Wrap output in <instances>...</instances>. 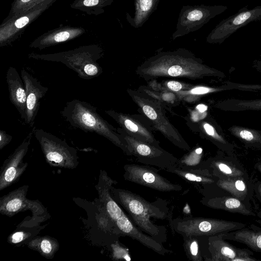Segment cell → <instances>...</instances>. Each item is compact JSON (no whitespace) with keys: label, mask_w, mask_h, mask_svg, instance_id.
<instances>
[{"label":"cell","mask_w":261,"mask_h":261,"mask_svg":"<svg viewBox=\"0 0 261 261\" xmlns=\"http://www.w3.org/2000/svg\"><path fill=\"white\" fill-rule=\"evenodd\" d=\"M136 71L146 80L163 77L194 80L218 73V71L204 65L190 51L184 48L160 53L146 60Z\"/></svg>","instance_id":"cell-1"},{"label":"cell","mask_w":261,"mask_h":261,"mask_svg":"<svg viewBox=\"0 0 261 261\" xmlns=\"http://www.w3.org/2000/svg\"><path fill=\"white\" fill-rule=\"evenodd\" d=\"M111 194L113 199L128 213L130 219L139 229L159 242L167 241L166 227L155 224L150 220L151 218L169 219L170 212L165 200L158 198L153 202H149L133 192L113 186Z\"/></svg>","instance_id":"cell-2"},{"label":"cell","mask_w":261,"mask_h":261,"mask_svg":"<svg viewBox=\"0 0 261 261\" xmlns=\"http://www.w3.org/2000/svg\"><path fill=\"white\" fill-rule=\"evenodd\" d=\"M61 114L71 126L99 135L121 149L126 155H131L122 136L98 113L96 107L88 102L73 99L66 103Z\"/></svg>","instance_id":"cell-3"},{"label":"cell","mask_w":261,"mask_h":261,"mask_svg":"<svg viewBox=\"0 0 261 261\" xmlns=\"http://www.w3.org/2000/svg\"><path fill=\"white\" fill-rule=\"evenodd\" d=\"M103 55L102 48L97 44L80 46L75 49L54 54L28 55L30 59L61 62L85 80L99 76L102 69L97 62Z\"/></svg>","instance_id":"cell-4"},{"label":"cell","mask_w":261,"mask_h":261,"mask_svg":"<svg viewBox=\"0 0 261 261\" xmlns=\"http://www.w3.org/2000/svg\"><path fill=\"white\" fill-rule=\"evenodd\" d=\"M172 229L184 236H210L245 227L246 224L226 220L194 217H178L170 219Z\"/></svg>","instance_id":"cell-5"},{"label":"cell","mask_w":261,"mask_h":261,"mask_svg":"<svg viewBox=\"0 0 261 261\" xmlns=\"http://www.w3.org/2000/svg\"><path fill=\"white\" fill-rule=\"evenodd\" d=\"M34 136L50 166L71 169L77 167L79 163L77 150L66 141L42 129L35 128Z\"/></svg>","instance_id":"cell-6"},{"label":"cell","mask_w":261,"mask_h":261,"mask_svg":"<svg viewBox=\"0 0 261 261\" xmlns=\"http://www.w3.org/2000/svg\"><path fill=\"white\" fill-rule=\"evenodd\" d=\"M128 93L143 113L169 141L180 149L189 150L190 146L169 122L160 104L142 93L129 89Z\"/></svg>","instance_id":"cell-7"},{"label":"cell","mask_w":261,"mask_h":261,"mask_svg":"<svg viewBox=\"0 0 261 261\" xmlns=\"http://www.w3.org/2000/svg\"><path fill=\"white\" fill-rule=\"evenodd\" d=\"M224 5L184 6L177 19L176 30L173 33V40L200 29L211 19L227 9Z\"/></svg>","instance_id":"cell-8"},{"label":"cell","mask_w":261,"mask_h":261,"mask_svg":"<svg viewBox=\"0 0 261 261\" xmlns=\"http://www.w3.org/2000/svg\"><path fill=\"white\" fill-rule=\"evenodd\" d=\"M120 135L126 141L131 155L134 156L138 162L165 171L176 167L178 159L161 147L139 140L121 128Z\"/></svg>","instance_id":"cell-9"},{"label":"cell","mask_w":261,"mask_h":261,"mask_svg":"<svg viewBox=\"0 0 261 261\" xmlns=\"http://www.w3.org/2000/svg\"><path fill=\"white\" fill-rule=\"evenodd\" d=\"M28 189V185H24L1 197L0 213L12 217L19 212L30 210L34 216L32 221L36 219L37 222L45 221V218L48 217L46 209L39 200L27 198Z\"/></svg>","instance_id":"cell-10"},{"label":"cell","mask_w":261,"mask_h":261,"mask_svg":"<svg viewBox=\"0 0 261 261\" xmlns=\"http://www.w3.org/2000/svg\"><path fill=\"white\" fill-rule=\"evenodd\" d=\"M124 178L160 192H179L182 187L171 182L159 174L154 167L137 164H126L123 166Z\"/></svg>","instance_id":"cell-11"},{"label":"cell","mask_w":261,"mask_h":261,"mask_svg":"<svg viewBox=\"0 0 261 261\" xmlns=\"http://www.w3.org/2000/svg\"><path fill=\"white\" fill-rule=\"evenodd\" d=\"M260 15L261 5L250 9L246 6L221 20L209 33L206 42L220 44L239 29L256 21Z\"/></svg>","instance_id":"cell-12"},{"label":"cell","mask_w":261,"mask_h":261,"mask_svg":"<svg viewBox=\"0 0 261 261\" xmlns=\"http://www.w3.org/2000/svg\"><path fill=\"white\" fill-rule=\"evenodd\" d=\"M55 2L48 1L20 16L10 18H6L0 25V47L9 45L15 41L28 25L34 21Z\"/></svg>","instance_id":"cell-13"},{"label":"cell","mask_w":261,"mask_h":261,"mask_svg":"<svg viewBox=\"0 0 261 261\" xmlns=\"http://www.w3.org/2000/svg\"><path fill=\"white\" fill-rule=\"evenodd\" d=\"M35 127L26 137L22 142L5 161L0 173V191L17 182L25 171L28 163L23 162L27 153Z\"/></svg>","instance_id":"cell-14"},{"label":"cell","mask_w":261,"mask_h":261,"mask_svg":"<svg viewBox=\"0 0 261 261\" xmlns=\"http://www.w3.org/2000/svg\"><path fill=\"white\" fill-rule=\"evenodd\" d=\"M26 90L27 101L24 122L33 126L37 115L40 101L45 95L48 88L41 85L40 82L24 68L20 72Z\"/></svg>","instance_id":"cell-15"},{"label":"cell","mask_w":261,"mask_h":261,"mask_svg":"<svg viewBox=\"0 0 261 261\" xmlns=\"http://www.w3.org/2000/svg\"><path fill=\"white\" fill-rule=\"evenodd\" d=\"M207 169L218 179L244 177L250 178L241 164L235 158L218 154L203 161L202 169Z\"/></svg>","instance_id":"cell-16"},{"label":"cell","mask_w":261,"mask_h":261,"mask_svg":"<svg viewBox=\"0 0 261 261\" xmlns=\"http://www.w3.org/2000/svg\"><path fill=\"white\" fill-rule=\"evenodd\" d=\"M115 223L122 237L127 236L136 240L143 245L162 255L172 252L171 250L165 248L162 243L157 241L139 229L124 212Z\"/></svg>","instance_id":"cell-17"},{"label":"cell","mask_w":261,"mask_h":261,"mask_svg":"<svg viewBox=\"0 0 261 261\" xmlns=\"http://www.w3.org/2000/svg\"><path fill=\"white\" fill-rule=\"evenodd\" d=\"M86 32L82 27L69 25L60 27L43 33L34 39L29 47L42 50L79 37Z\"/></svg>","instance_id":"cell-18"},{"label":"cell","mask_w":261,"mask_h":261,"mask_svg":"<svg viewBox=\"0 0 261 261\" xmlns=\"http://www.w3.org/2000/svg\"><path fill=\"white\" fill-rule=\"evenodd\" d=\"M106 113L129 135L141 141L160 147L150 130L133 116L113 110L106 111Z\"/></svg>","instance_id":"cell-19"},{"label":"cell","mask_w":261,"mask_h":261,"mask_svg":"<svg viewBox=\"0 0 261 261\" xmlns=\"http://www.w3.org/2000/svg\"><path fill=\"white\" fill-rule=\"evenodd\" d=\"M206 251L202 254L205 261H234L239 248L226 241L219 233L206 236Z\"/></svg>","instance_id":"cell-20"},{"label":"cell","mask_w":261,"mask_h":261,"mask_svg":"<svg viewBox=\"0 0 261 261\" xmlns=\"http://www.w3.org/2000/svg\"><path fill=\"white\" fill-rule=\"evenodd\" d=\"M117 183V181L109 177L105 171L101 170L98 184L95 186L98 193L100 204L114 222L124 212L113 199L111 194L113 185Z\"/></svg>","instance_id":"cell-21"},{"label":"cell","mask_w":261,"mask_h":261,"mask_svg":"<svg viewBox=\"0 0 261 261\" xmlns=\"http://www.w3.org/2000/svg\"><path fill=\"white\" fill-rule=\"evenodd\" d=\"M258 218L255 222L257 225L251 224L238 230L221 233L223 238L226 240H230L246 245L252 250L261 252V211L257 212Z\"/></svg>","instance_id":"cell-22"},{"label":"cell","mask_w":261,"mask_h":261,"mask_svg":"<svg viewBox=\"0 0 261 261\" xmlns=\"http://www.w3.org/2000/svg\"><path fill=\"white\" fill-rule=\"evenodd\" d=\"M216 186L237 198L251 208L250 200L254 193L253 181L244 177L218 179Z\"/></svg>","instance_id":"cell-23"},{"label":"cell","mask_w":261,"mask_h":261,"mask_svg":"<svg viewBox=\"0 0 261 261\" xmlns=\"http://www.w3.org/2000/svg\"><path fill=\"white\" fill-rule=\"evenodd\" d=\"M17 69L10 66L6 73V81L9 92V98L21 119L25 118L27 95L24 84Z\"/></svg>","instance_id":"cell-24"},{"label":"cell","mask_w":261,"mask_h":261,"mask_svg":"<svg viewBox=\"0 0 261 261\" xmlns=\"http://www.w3.org/2000/svg\"><path fill=\"white\" fill-rule=\"evenodd\" d=\"M200 202L208 207L224 210L230 213H238L245 216L256 217L251 208L237 198L230 196H205Z\"/></svg>","instance_id":"cell-25"},{"label":"cell","mask_w":261,"mask_h":261,"mask_svg":"<svg viewBox=\"0 0 261 261\" xmlns=\"http://www.w3.org/2000/svg\"><path fill=\"white\" fill-rule=\"evenodd\" d=\"M166 171L176 174L187 182L193 185L201 193L204 192L206 188L216 185L218 178L213 176L208 170L185 169L173 167L165 170Z\"/></svg>","instance_id":"cell-26"},{"label":"cell","mask_w":261,"mask_h":261,"mask_svg":"<svg viewBox=\"0 0 261 261\" xmlns=\"http://www.w3.org/2000/svg\"><path fill=\"white\" fill-rule=\"evenodd\" d=\"M160 0H135V13L132 17L128 13L126 19L135 29L141 27L157 9Z\"/></svg>","instance_id":"cell-27"},{"label":"cell","mask_w":261,"mask_h":261,"mask_svg":"<svg viewBox=\"0 0 261 261\" xmlns=\"http://www.w3.org/2000/svg\"><path fill=\"white\" fill-rule=\"evenodd\" d=\"M27 245L30 249L37 251L47 259L53 258L59 248L58 241L48 236H35Z\"/></svg>","instance_id":"cell-28"},{"label":"cell","mask_w":261,"mask_h":261,"mask_svg":"<svg viewBox=\"0 0 261 261\" xmlns=\"http://www.w3.org/2000/svg\"><path fill=\"white\" fill-rule=\"evenodd\" d=\"M114 0H74L70 7L88 15H98L105 12L104 8L112 5Z\"/></svg>","instance_id":"cell-29"},{"label":"cell","mask_w":261,"mask_h":261,"mask_svg":"<svg viewBox=\"0 0 261 261\" xmlns=\"http://www.w3.org/2000/svg\"><path fill=\"white\" fill-rule=\"evenodd\" d=\"M202 148L197 147L178 159L176 167L185 169H202Z\"/></svg>","instance_id":"cell-30"},{"label":"cell","mask_w":261,"mask_h":261,"mask_svg":"<svg viewBox=\"0 0 261 261\" xmlns=\"http://www.w3.org/2000/svg\"><path fill=\"white\" fill-rule=\"evenodd\" d=\"M182 238L183 247L188 258L193 261L203 260L199 237L190 236H184Z\"/></svg>","instance_id":"cell-31"},{"label":"cell","mask_w":261,"mask_h":261,"mask_svg":"<svg viewBox=\"0 0 261 261\" xmlns=\"http://www.w3.org/2000/svg\"><path fill=\"white\" fill-rule=\"evenodd\" d=\"M57 0H14L6 18L20 16L32 9L48 1Z\"/></svg>","instance_id":"cell-32"},{"label":"cell","mask_w":261,"mask_h":261,"mask_svg":"<svg viewBox=\"0 0 261 261\" xmlns=\"http://www.w3.org/2000/svg\"><path fill=\"white\" fill-rule=\"evenodd\" d=\"M37 228H19L12 232L8 237L7 241L9 243L13 245L27 243L38 232Z\"/></svg>","instance_id":"cell-33"},{"label":"cell","mask_w":261,"mask_h":261,"mask_svg":"<svg viewBox=\"0 0 261 261\" xmlns=\"http://www.w3.org/2000/svg\"><path fill=\"white\" fill-rule=\"evenodd\" d=\"M110 248L112 252V258L113 260H131L129 249L120 243L119 240L111 244Z\"/></svg>","instance_id":"cell-34"},{"label":"cell","mask_w":261,"mask_h":261,"mask_svg":"<svg viewBox=\"0 0 261 261\" xmlns=\"http://www.w3.org/2000/svg\"><path fill=\"white\" fill-rule=\"evenodd\" d=\"M259 259L255 258L253 253L247 248H239L237 256L234 261H256Z\"/></svg>","instance_id":"cell-35"},{"label":"cell","mask_w":261,"mask_h":261,"mask_svg":"<svg viewBox=\"0 0 261 261\" xmlns=\"http://www.w3.org/2000/svg\"><path fill=\"white\" fill-rule=\"evenodd\" d=\"M218 90V89L216 88L200 86L193 88L189 91H180L179 93H182L184 94H190L193 95H201L213 92L216 91H217Z\"/></svg>","instance_id":"cell-36"},{"label":"cell","mask_w":261,"mask_h":261,"mask_svg":"<svg viewBox=\"0 0 261 261\" xmlns=\"http://www.w3.org/2000/svg\"><path fill=\"white\" fill-rule=\"evenodd\" d=\"M260 108L261 109V100L257 101L256 103L255 102H250V101H241L240 102L237 103V107L236 108H247V109H258Z\"/></svg>","instance_id":"cell-37"},{"label":"cell","mask_w":261,"mask_h":261,"mask_svg":"<svg viewBox=\"0 0 261 261\" xmlns=\"http://www.w3.org/2000/svg\"><path fill=\"white\" fill-rule=\"evenodd\" d=\"M12 139V136L7 134L5 130H0V149H2L9 144Z\"/></svg>","instance_id":"cell-38"},{"label":"cell","mask_w":261,"mask_h":261,"mask_svg":"<svg viewBox=\"0 0 261 261\" xmlns=\"http://www.w3.org/2000/svg\"><path fill=\"white\" fill-rule=\"evenodd\" d=\"M254 195L261 203V180L255 178L252 180Z\"/></svg>","instance_id":"cell-39"},{"label":"cell","mask_w":261,"mask_h":261,"mask_svg":"<svg viewBox=\"0 0 261 261\" xmlns=\"http://www.w3.org/2000/svg\"><path fill=\"white\" fill-rule=\"evenodd\" d=\"M168 88L172 91H180L183 88L182 83L175 81H170L167 82Z\"/></svg>","instance_id":"cell-40"},{"label":"cell","mask_w":261,"mask_h":261,"mask_svg":"<svg viewBox=\"0 0 261 261\" xmlns=\"http://www.w3.org/2000/svg\"><path fill=\"white\" fill-rule=\"evenodd\" d=\"M196 109L200 113H204L207 110V107L203 104L198 105Z\"/></svg>","instance_id":"cell-41"},{"label":"cell","mask_w":261,"mask_h":261,"mask_svg":"<svg viewBox=\"0 0 261 261\" xmlns=\"http://www.w3.org/2000/svg\"><path fill=\"white\" fill-rule=\"evenodd\" d=\"M254 168L261 174V159L255 163Z\"/></svg>","instance_id":"cell-42"},{"label":"cell","mask_w":261,"mask_h":261,"mask_svg":"<svg viewBox=\"0 0 261 261\" xmlns=\"http://www.w3.org/2000/svg\"><path fill=\"white\" fill-rule=\"evenodd\" d=\"M261 20V15L257 19L256 21H259Z\"/></svg>","instance_id":"cell-43"},{"label":"cell","mask_w":261,"mask_h":261,"mask_svg":"<svg viewBox=\"0 0 261 261\" xmlns=\"http://www.w3.org/2000/svg\"><path fill=\"white\" fill-rule=\"evenodd\" d=\"M259 63H261V60H260V61L259 62Z\"/></svg>","instance_id":"cell-44"}]
</instances>
